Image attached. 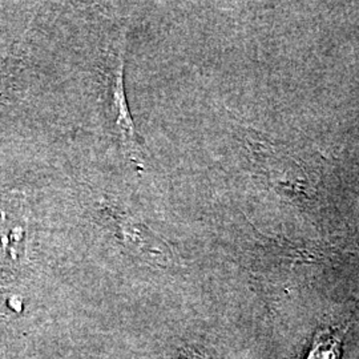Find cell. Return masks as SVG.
Returning a JSON list of instances; mask_svg holds the SVG:
<instances>
[{
	"label": "cell",
	"mask_w": 359,
	"mask_h": 359,
	"mask_svg": "<svg viewBox=\"0 0 359 359\" xmlns=\"http://www.w3.org/2000/svg\"><path fill=\"white\" fill-rule=\"evenodd\" d=\"M126 32H121L116 41L114 51L105 65V108L111 130L121 144L124 154L139 168L144 169L145 158L142 142L135 129L129 114L127 96L124 90V63H126Z\"/></svg>",
	"instance_id": "obj_1"
},
{
	"label": "cell",
	"mask_w": 359,
	"mask_h": 359,
	"mask_svg": "<svg viewBox=\"0 0 359 359\" xmlns=\"http://www.w3.org/2000/svg\"><path fill=\"white\" fill-rule=\"evenodd\" d=\"M104 213L111 225H114L121 243L128 249L139 256L148 258L154 264H167L169 256L168 245L148 226L115 206H105Z\"/></svg>",
	"instance_id": "obj_3"
},
{
	"label": "cell",
	"mask_w": 359,
	"mask_h": 359,
	"mask_svg": "<svg viewBox=\"0 0 359 359\" xmlns=\"http://www.w3.org/2000/svg\"><path fill=\"white\" fill-rule=\"evenodd\" d=\"M4 59H6V57H0V68H1V65L4 63ZM1 97H3V92L0 90V99H1Z\"/></svg>",
	"instance_id": "obj_6"
},
{
	"label": "cell",
	"mask_w": 359,
	"mask_h": 359,
	"mask_svg": "<svg viewBox=\"0 0 359 359\" xmlns=\"http://www.w3.org/2000/svg\"><path fill=\"white\" fill-rule=\"evenodd\" d=\"M346 329L323 330L317 335L306 359H339Z\"/></svg>",
	"instance_id": "obj_5"
},
{
	"label": "cell",
	"mask_w": 359,
	"mask_h": 359,
	"mask_svg": "<svg viewBox=\"0 0 359 359\" xmlns=\"http://www.w3.org/2000/svg\"><path fill=\"white\" fill-rule=\"evenodd\" d=\"M261 161L264 164L262 172L277 192L293 201L309 197L311 180L308 170L302 167V161L277 148L264 149Z\"/></svg>",
	"instance_id": "obj_2"
},
{
	"label": "cell",
	"mask_w": 359,
	"mask_h": 359,
	"mask_svg": "<svg viewBox=\"0 0 359 359\" xmlns=\"http://www.w3.org/2000/svg\"><path fill=\"white\" fill-rule=\"evenodd\" d=\"M26 228L0 212V259L15 264L25 255Z\"/></svg>",
	"instance_id": "obj_4"
}]
</instances>
